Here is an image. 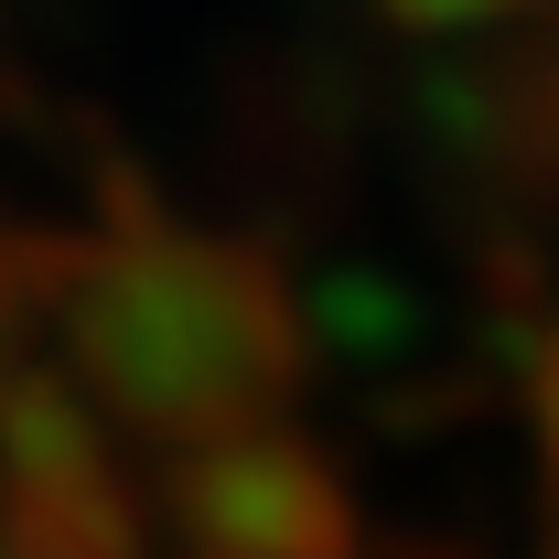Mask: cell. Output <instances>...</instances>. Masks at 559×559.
I'll list each match as a JSON object with an SVG mask.
<instances>
[{"mask_svg":"<svg viewBox=\"0 0 559 559\" xmlns=\"http://www.w3.org/2000/svg\"><path fill=\"white\" fill-rule=\"evenodd\" d=\"M516 399H527V430H538V463H549V495H559V312L516 366Z\"/></svg>","mask_w":559,"mask_h":559,"instance_id":"7","label":"cell"},{"mask_svg":"<svg viewBox=\"0 0 559 559\" xmlns=\"http://www.w3.org/2000/svg\"><path fill=\"white\" fill-rule=\"evenodd\" d=\"M75 474H108V419L75 399L66 366L0 377V495H55Z\"/></svg>","mask_w":559,"mask_h":559,"instance_id":"3","label":"cell"},{"mask_svg":"<svg viewBox=\"0 0 559 559\" xmlns=\"http://www.w3.org/2000/svg\"><path fill=\"white\" fill-rule=\"evenodd\" d=\"M409 559H419V549H409Z\"/></svg>","mask_w":559,"mask_h":559,"instance_id":"10","label":"cell"},{"mask_svg":"<svg viewBox=\"0 0 559 559\" xmlns=\"http://www.w3.org/2000/svg\"><path fill=\"white\" fill-rule=\"evenodd\" d=\"M55 323L75 355V399L151 452L270 430L312 377V323H301L290 270L259 237H215L183 215L86 237V270Z\"/></svg>","mask_w":559,"mask_h":559,"instance_id":"1","label":"cell"},{"mask_svg":"<svg viewBox=\"0 0 559 559\" xmlns=\"http://www.w3.org/2000/svg\"><path fill=\"white\" fill-rule=\"evenodd\" d=\"M538 140H549V162H559V55L538 66Z\"/></svg>","mask_w":559,"mask_h":559,"instance_id":"8","label":"cell"},{"mask_svg":"<svg viewBox=\"0 0 559 559\" xmlns=\"http://www.w3.org/2000/svg\"><path fill=\"white\" fill-rule=\"evenodd\" d=\"M301 323L355 334V345H409V301H399L388 280H366V270H334L323 290H312V312H301Z\"/></svg>","mask_w":559,"mask_h":559,"instance_id":"6","label":"cell"},{"mask_svg":"<svg viewBox=\"0 0 559 559\" xmlns=\"http://www.w3.org/2000/svg\"><path fill=\"white\" fill-rule=\"evenodd\" d=\"M162 516L194 559H355V485L301 430H237L162 463Z\"/></svg>","mask_w":559,"mask_h":559,"instance_id":"2","label":"cell"},{"mask_svg":"<svg viewBox=\"0 0 559 559\" xmlns=\"http://www.w3.org/2000/svg\"><path fill=\"white\" fill-rule=\"evenodd\" d=\"M75 270H86V226L0 215V377H11V366H33V334L66 312Z\"/></svg>","mask_w":559,"mask_h":559,"instance_id":"4","label":"cell"},{"mask_svg":"<svg viewBox=\"0 0 559 559\" xmlns=\"http://www.w3.org/2000/svg\"><path fill=\"white\" fill-rule=\"evenodd\" d=\"M538 559H559V495H549V516H538Z\"/></svg>","mask_w":559,"mask_h":559,"instance_id":"9","label":"cell"},{"mask_svg":"<svg viewBox=\"0 0 559 559\" xmlns=\"http://www.w3.org/2000/svg\"><path fill=\"white\" fill-rule=\"evenodd\" d=\"M549 0H377V22L409 33V44H474V33H516Z\"/></svg>","mask_w":559,"mask_h":559,"instance_id":"5","label":"cell"}]
</instances>
